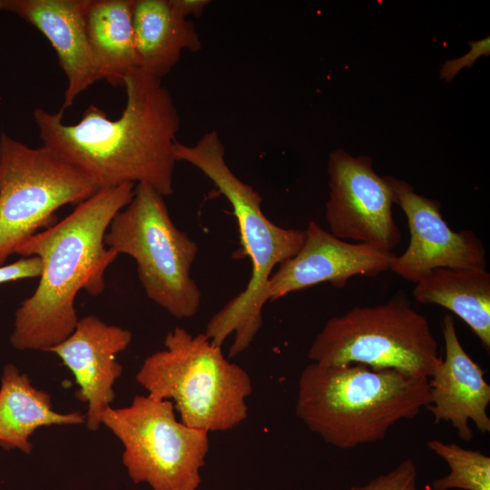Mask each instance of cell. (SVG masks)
Returning a JSON list of instances; mask_svg holds the SVG:
<instances>
[{"mask_svg":"<svg viewBox=\"0 0 490 490\" xmlns=\"http://www.w3.org/2000/svg\"><path fill=\"white\" fill-rule=\"evenodd\" d=\"M469 44L473 45V47L468 54L459 59L448 61L444 64L441 70V76L448 82L451 81L456 74L465 65L471 67L476 58L481 54H489V37Z\"/></svg>","mask_w":490,"mask_h":490,"instance_id":"cell-23","label":"cell"},{"mask_svg":"<svg viewBox=\"0 0 490 490\" xmlns=\"http://www.w3.org/2000/svg\"><path fill=\"white\" fill-rule=\"evenodd\" d=\"M133 32L139 68L162 79L185 50L201 49L192 21L178 15L170 0H135Z\"/></svg>","mask_w":490,"mask_h":490,"instance_id":"cell-16","label":"cell"},{"mask_svg":"<svg viewBox=\"0 0 490 490\" xmlns=\"http://www.w3.org/2000/svg\"><path fill=\"white\" fill-rule=\"evenodd\" d=\"M135 0H91L86 32L101 80L123 86L126 74L139 68L133 32Z\"/></svg>","mask_w":490,"mask_h":490,"instance_id":"cell-19","label":"cell"},{"mask_svg":"<svg viewBox=\"0 0 490 490\" xmlns=\"http://www.w3.org/2000/svg\"><path fill=\"white\" fill-rule=\"evenodd\" d=\"M429 402L428 377L360 364L310 362L299 377L295 411L326 443L349 450L383 440Z\"/></svg>","mask_w":490,"mask_h":490,"instance_id":"cell-3","label":"cell"},{"mask_svg":"<svg viewBox=\"0 0 490 490\" xmlns=\"http://www.w3.org/2000/svg\"><path fill=\"white\" fill-rule=\"evenodd\" d=\"M132 338L128 329L88 315L64 341L45 350L57 355L74 374L79 386L76 397L88 404L85 421L92 431L100 428L103 414L115 398L113 385L122 373L116 356Z\"/></svg>","mask_w":490,"mask_h":490,"instance_id":"cell-13","label":"cell"},{"mask_svg":"<svg viewBox=\"0 0 490 490\" xmlns=\"http://www.w3.org/2000/svg\"><path fill=\"white\" fill-rule=\"evenodd\" d=\"M163 345L135 377L148 395L172 401L183 424L208 433L230 430L247 418L251 379L221 347L181 327L166 334Z\"/></svg>","mask_w":490,"mask_h":490,"instance_id":"cell-5","label":"cell"},{"mask_svg":"<svg viewBox=\"0 0 490 490\" xmlns=\"http://www.w3.org/2000/svg\"><path fill=\"white\" fill-rule=\"evenodd\" d=\"M445 358L428 377L430 402L426 406L435 424L449 423L464 441L469 442L472 422L481 433L490 432V386L485 371L463 348L451 315L441 323Z\"/></svg>","mask_w":490,"mask_h":490,"instance_id":"cell-14","label":"cell"},{"mask_svg":"<svg viewBox=\"0 0 490 490\" xmlns=\"http://www.w3.org/2000/svg\"><path fill=\"white\" fill-rule=\"evenodd\" d=\"M106 247L132 257L146 296L172 317H193L201 292L191 277L199 247L172 221L162 195L146 183L134 186L131 201L112 220Z\"/></svg>","mask_w":490,"mask_h":490,"instance_id":"cell-6","label":"cell"},{"mask_svg":"<svg viewBox=\"0 0 490 490\" xmlns=\"http://www.w3.org/2000/svg\"><path fill=\"white\" fill-rule=\"evenodd\" d=\"M97 191L52 149L0 135V266L31 236L56 223L55 211Z\"/></svg>","mask_w":490,"mask_h":490,"instance_id":"cell-8","label":"cell"},{"mask_svg":"<svg viewBox=\"0 0 490 490\" xmlns=\"http://www.w3.org/2000/svg\"><path fill=\"white\" fill-rule=\"evenodd\" d=\"M414 298L459 317L490 350V274L486 269L438 268L416 282Z\"/></svg>","mask_w":490,"mask_h":490,"instance_id":"cell-18","label":"cell"},{"mask_svg":"<svg viewBox=\"0 0 490 490\" xmlns=\"http://www.w3.org/2000/svg\"><path fill=\"white\" fill-rule=\"evenodd\" d=\"M328 173V231L342 240L393 251L402 235L392 211L396 196L391 176L376 173L370 157H353L342 149L330 153Z\"/></svg>","mask_w":490,"mask_h":490,"instance_id":"cell-10","label":"cell"},{"mask_svg":"<svg viewBox=\"0 0 490 490\" xmlns=\"http://www.w3.org/2000/svg\"><path fill=\"white\" fill-rule=\"evenodd\" d=\"M296 255L278 266L266 288L268 301L328 282L344 288L355 276L374 277L390 269L393 251L342 240L316 221H309Z\"/></svg>","mask_w":490,"mask_h":490,"instance_id":"cell-12","label":"cell"},{"mask_svg":"<svg viewBox=\"0 0 490 490\" xmlns=\"http://www.w3.org/2000/svg\"><path fill=\"white\" fill-rule=\"evenodd\" d=\"M42 265L38 257H23L22 259L0 266V284L19 279L39 278Z\"/></svg>","mask_w":490,"mask_h":490,"instance_id":"cell-22","label":"cell"},{"mask_svg":"<svg viewBox=\"0 0 490 490\" xmlns=\"http://www.w3.org/2000/svg\"><path fill=\"white\" fill-rule=\"evenodd\" d=\"M135 184L102 188L76 205L61 221L31 236L15 253L38 257V285L15 314L11 345L19 350H43L69 337L79 320L78 292L101 295L105 271L118 254L104 236L113 217L133 196Z\"/></svg>","mask_w":490,"mask_h":490,"instance_id":"cell-2","label":"cell"},{"mask_svg":"<svg viewBox=\"0 0 490 490\" xmlns=\"http://www.w3.org/2000/svg\"><path fill=\"white\" fill-rule=\"evenodd\" d=\"M126 103L117 119L91 104L75 124L64 112L36 108L43 145L83 173L96 187L146 183L164 197L173 193L175 139L181 117L162 79L141 69L123 80Z\"/></svg>","mask_w":490,"mask_h":490,"instance_id":"cell-1","label":"cell"},{"mask_svg":"<svg viewBox=\"0 0 490 490\" xmlns=\"http://www.w3.org/2000/svg\"><path fill=\"white\" fill-rule=\"evenodd\" d=\"M102 425L122 444V463L133 483L152 490L199 488L209 433L178 420L172 401L136 396L128 407L107 408Z\"/></svg>","mask_w":490,"mask_h":490,"instance_id":"cell-9","label":"cell"},{"mask_svg":"<svg viewBox=\"0 0 490 490\" xmlns=\"http://www.w3.org/2000/svg\"><path fill=\"white\" fill-rule=\"evenodd\" d=\"M174 155L177 162L200 170L228 200L237 220L243 254L251 261L246 288L211 317L204 331L220 347L234 334L229 349V357L233 358L250 346L260 329L269 279L276 267L297 254L305 231L280 227L266 217L260 193L229 167L217 131L206 132L192 145L176 142Z\"/></svg>","mask_w":490,"mask_h":490,"instance_id":"cell-4","label":"cell"},{"mask_svg":"<svg viewBox=\"0 0 490 490\" xmlns=\"http://www.w3.org/2000/svg\"><path fill=\"white\" fill-rule=\"evenodd\" d=\"M427 447L448 466L449 473L434 479L432 490H490V457L478 450L466 449L438 439L426 442Z\"/></svg>","mask_w":490,"mask_h":490,"instance_id":"cell-20","label":"cell"},{"mask_svg":"<svg viewBox=\"0 0 490 490\" xmlns=\"http://www.w3.org/2000/svg\"><path fill=\"white\" fill-rule=\"evenodd\" d=\"M308 358L325 365L360 364L429 377L441 359L427 319L398 291L375 306H355L329 318Z\"/></svg>","mask_w":490,"mask_h":490,"instance_id":"cell-7","label":"cell"},{"mask_svg":"<svg viewBox=\"0 0 490 490\" xmlns=\"http://www.w3.org/2000/svg\"><path fill=\"white\" fill-rule=\"evenodd\" d=\"M173 10L181 16L189 19V16L199 17L205 7L211 3L209 0H170Z\"/></svg>","mask_w":490,"mask_h":490,"instance_id":"cell-24","label":"cell"},{"mask_svg":"<svg viewBox=\"0 0 490 490\" xmlns=\"http://www.w3.org/2000/svg\"><path fill=\"white\" fill-rule=\"evenodd\" d=\"M86 420L80 412L62 414L53 409L48 393L35 388L13 364L5 366L0 387V446L32 451L29 437L41 426L79 425Z\"/></svg>","mask_w":490,"mask_h":490,"instance_id":"cell-17","label":"cell"},{"mask_svg":"<svg viewBox=\"0 0 490 490\" xmlns=\"http://www.w3.org/2000/svg\"><path fill=\"white\" fill-rule=\"evenodd\" d=\"M346 490H419L416 465L413 459L407 458L392 470L371 479L366 485L351 486Z\"/></svg>","mask_w":490,"mask_h":490,"instance_id":"cell-21","label":"cell"},{"mask_svg":"<svg viewBox=\"0 0 490 490\" xmlns=\"http://www.w3.org/2000/svg\"><path fill=\"white\" fill-rule=\"evenodd\" d=\"M90 3L91 0H0V12L15 14L28 22L54 49L67 79L63 111L101 80L86 32Z\"/></svg>","mask_w":490,"mask_h":490,"instance_id":"cell-15","label":"cell"},{"mask_svg":"<svg viewBox=\"0 0 490 490\" xmlns=\"http://www.w3.org/2000/svg\"><path fill=\"white\" fill-rule=\"evenodd\" d=\"M396 204L404 211L410 232L407 250L390 269L417 282L435 269H486V251L471 230L454 231L443 219L440 204L415 192L405 181L391 177Z\"/></svg>","mask_w":490,"mask_h":490,"instance_id":"cell-11","label":"cell"}]
</instances>
